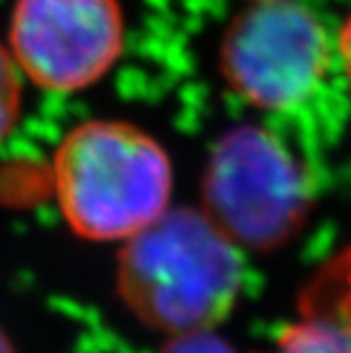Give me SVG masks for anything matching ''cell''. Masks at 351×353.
<instances>
[{
	"label": "cell",
	"instance_id": "obj_2",
	"mask_svg": "<svg viewBox=\"0 0 351 353\" xmlns=\"http://www.w3.org/2000/svg\"><path fill=\"white\" fill-rule=\"evenodd\" d=\"M64 221L94 242H126L169 210L174 169L158 139L126 121H87L53 157Z\"/></svg>",
	"mask_w": 351,
	"mask_h": 353
},
{
	"label": "cell",
	"instance_id": "obj_4",
	"mask_svg": "<svg viewBox=\"0 0 351 353\" xmlns=\"http://www.w3.org/2000/svg\"><path fill=\"white\" fill-rule=\"evenodd\" d=\"M326 64V30L297 0L249 3L228 23L219 48V69L230 89L267 112L303 103Z\"/></svg>",
	"mask_w": 351,
	"mask_h": 353
},
{
	"label": "cell",
	"instance_id": "obj_8",
	"mask_svg": "<svg viewBox=\"0 0 351 353\" xmlns=\"http://www.w3.org/2000/svg\"><path fill=\"white\" fill-rule=\"evenodd\" d=\"M160 353H237L217 330H197L169 337Z\"/></svg>",
	"mask_w": 351,
	"mask_h": 353
},
{
	"label": "cell",
	"instance_id": "obj_1",
	"mask_svg": "<svg viewBox=\"0 0 351 353\" xmlns=\"http://www.w3.org/2000/svg\"><path fill=\"white\" fill-rule=\"evenodd\" d=\"M121 244L117 292L144 326L174 337L212 330L233 312L240 249L203 210L169 208Z\"/></svg>",
	"mask_w": 351,
	"mask_h": 353
},
{
	"label": "cell",
	"instance_id": "obj_7",
	"mask_svg": "<svg viewBox=\"0 0 351 353\" xmlns=\"http://www.w3.org/2000/svg\"><path fill=\"white\" fill-rule=\"evenodd\" d=\"M12 52L0 43V141L14 130L21 114V78Z\"/></svg>",
	"mask_w": 351,
	"mask_h": 353
},
{
	"label": "cell",
	"instance_id": "obj_6",
	"mask_svg": "<svg viewBox=\"0 0 351 353\" xmlns=\"http://www.w3.org/2000/svg\"><path fill=\"white\" fill-rule=\"evenodd\" d=\"M267 353H351V246L310 276L294 319Z\"/></svg>",
	"mask_w": 351,
	"mask_h": 353
},
{
	"label": "cell",
	"instance_id": "obj_10",
	"mask_svg": "<svg viewBox=\"0 0 351 353\" xmlns=\"http://www.w3.org/2000/svg\"><path fill=\"white\" fill-rule=\"evenodd\" d=\"M0 353H19L17 347H14V342L10 340V335L3 330V326H0Z\"/></svg>",
	"mask_w": 351,
	"mask_h": 353
},
{
	"label": "cell",
	"instance_id": "obj_5",
	"mask_svg": "<svg viewBox=\"0 0 351 353\" xmlns=\"http://www.w3.org/2000/svg\"><path fill=\"white\" fill-rule=\"evenodd\" d=\"M123 30L119 0H17L10 52L37 87L82 92L114 66Z\"/></svg>",
	"mask_w": 351,
	"mask_h": 353
},
{
	"label": "cell",
	"instance_id": "obj_3",
	"mask_svg": "<svg viewBox=\"0 0 351 353\" xmlns=\"http://www.w3.org/2000/svg\"><path fill=\"white\" fill-rule=\"evenodd\" d=\"M203 212L237 249L267 253L303 228L312 208L308 174L294 153L260 125H237L208 160Z\"/></svg>",
	"mask_w": 351,
	"mask_h": 353
},
{
	"label": "cell",
	"instance_id": "obj_11",
	"mask_svg": "<svg viewBox=\"0 0 351 353\" xmlns=\"http://www.w3.org/2000/svg\"><path fill=\"white\" fill-rule=\"evenodd\" d=\"M249 3H270V0H249Z\"/></svg>",
	"mask_w": 351,
	"mask_h": 353
},
{
	"label": "cell",
	"instance_id": "obj_9",
	"mask_svg": "<svg viewBox=\"0 0 351 353\" xmlns=\"http://www.w3.org/2000/svg\"><path fill=\"white\" fill-rule=\"evenodd\" d=\"M338 48H340L342 64H345V73H347V78L351 82V17L345 21V26H342V30H340Z\"/></svg>",
	"mask_w": 351,
	"mask_h": 353
}]
</instances>
